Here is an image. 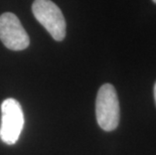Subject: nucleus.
Masks as SVG:
<instances>
[{
	"instance_id": "f257e3e1",
	"label": "nucleus",
	"mask_w": 156,
	"mask_h": 155,
	"mask_svg": "<svg viewBox=\"0 0 156 155\" xmlns=\"http://www.w3.org/2000/svg\"><path fill=\"white\" fill-rule=\"evenodd\" d=\"M96 117L104 131H113L120 121V104L114 86L105 84L100 88L96 99Z\"/></svg>"
},
{
	"instance_id": "f03ea898",
	"label": "nucleus",
	"mask_w": 156,
	"mask_h": 155,
	"mask_svg": "<svg viewBox=\"0 0 156 155\" xmlns=\"http://www.w3.org/2000/svg\"><path fill=\"white\" fill-rule=\"evenodd\" d=\"M31 9L36 20L49 32L55 41H64L67 24L58 5L51 0H34Z\"/></svg>"
},
{
	"instance_id": "7ed1b4c3",
	"label": "nucleus",
	"mask_w": 156,
	"mask_h": 155,
	"mask_svg": "<svg viewBox=\"0 0 156 155\" xmlns=\"http://www.w3.org/2000/svg\"><path fill=\"white\" fill-rule=\"evenodd\" d=\"M24 126V115L20 104L15 99H5L1 104L0 139L7 145H14Z\"/></svg>"
},
{
	"instance_id": "20e7f679",
	"label": "nucleus",
	"mask_w": 156,
	"mask_h": 155,
	"mask_svg": "<svg viewBox=\"0 0 156 155\" xmlns=\"http://www.w3.org/2000/svg\"><path fill=\"white\" fill-rule=\"evenodd\" d=\"M0 41L11 51H23L30 42L18 17L10 12L0 15Z\"/></svg>"
},
{
	"instance_id": "39448f33",
	"label": "nucleus",
	"mask_w": 156,
	"mask_h": 155,
	"mask_svg": "<svg viewBox=\"0 0 156 155\" xmlns=\"http://www.w3.org/2000/svg\"><path fill=\"white\" fill-rule=\"evenodd\" d=\"M153 93H154V100H155V104H156V83L154 85V91H153Z\"/></svg>"
},
{
	"instance_id": "423d86ee",
	"label": "nucleus",
	"mask_w": 156,
	"mask_h": 155,
	"mask_svg": "<svg viewBox=\"0 0 156 155\" xmlns=\"http://www.w3.org/2000/svg\"><path fill=\"white\" fill-rule=\"evenodd\" d=\"M152 1H153L154 3H156V0H152Z\"/></svg>"
}]
</instances>
